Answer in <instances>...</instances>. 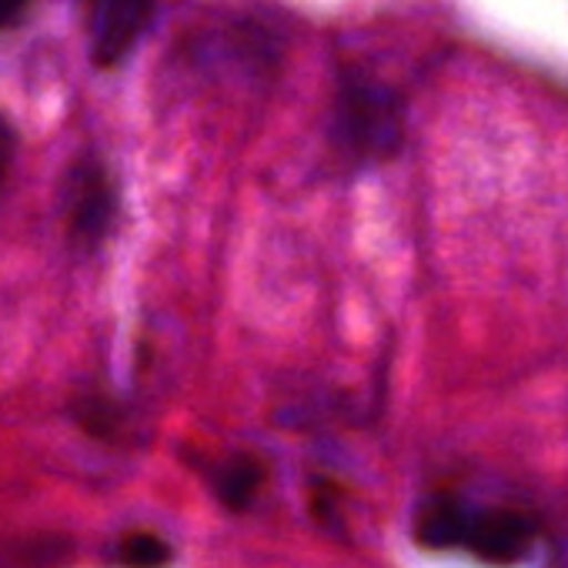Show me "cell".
Segmentation results:
<instances>
[{
	"label": "cell",
	"instance_id": "1",
	"mask_svg": "<svg viewBox=\"0 0 568 568\" xmlns=\"http://www.w3.org/2000/svg\"><path fill=\"white\" fill-rule=\"evenodd\" d=\"M415 538L435 551H465L511 568L541 545V518L511 498L481 491H435L415 511Z\"/></svg>",
	"mask_w": 568,
	"mask_h": 568
},
{
	"label": "cell",
	"instance_id": "2",
	"mask_svg": "<svg viewBox=\"0 0 568 568\" xmlns=\"http://www.w3.org/2000/svg\"><path fill=\"white\" fill-rule=\"evenodd\" d=\"M332 141L355 161H385L405 141V104L395 88L362 71L342 78L332 104Z\"/></svg>",
	"mask_w": 568,
	"mask_h": 568
},
{
	"label": "cell",
	"instance_id": "3",
	"mask_svg": "<svg viewBox=\"0 0 568 568\" xmlns=\"http://www.w3.org/2000/svg\"><path fill=\"white\" fill-rule=\"evenodd\" d=\"M118 211V194L108 171L98 161H78L64 181V214L68 227L81 244H101L111 231Z\"/></svg>",
	"mask_w": 568,
	"mask_h": 568
},
{
	"label": "cell",
	"instance_id": "4",
	"mask_svg": "<svg viewBox=\"0 0 568 568\" xmlns=\"http://www.w3.org/2000/svg\"><path fill=\"white\" fill-rule=\"evenodd\" d=\"M158 0H94L88 48L98 68L121 64L151 28Z\"/></svg>",
	"mask_w": 568,
	"mask_h": 568
},
{
	"label": "cell",
	"instance_id": "5",
	"mask_svg": "<svg viewBox=\"0 0 568 568\" xmlns=\"http://www.w3.org/2000/svg\"><path fill=\"white\" fill-rule=\"evenodd\" d=\"M111 555L121 568H164L171 561V545L154 531H128Z\"/></svg>",
	"mask_w": 568,
	"mask_h": 568
},
{
	"label": "cell",
	"instance_id": "6",
	"mask_svg": "<svg viewBox=\"0 0 568 568\" xmlns=\"http://www.w3.org/2000/svg\"><path fill=\"white\" fill-rule=\"evenodd\" d=\"M257 485H261V465L251 458H234V462L221 465L214 475V488H217L221 501H227V505H247L254 498Z\"/></svg>",
	"mask_w": 568,
	"mask_h": 568
},
{
	"label": "cell",
	"instance_id": "7",
	"mask_svg": "<svg viewBox=\"0 0 568 568\" xmlns=\"http://www.w3.org/2000/svg\"><path fill=\"white\" fill-rule=\"evenodd\" d=\"M11 164H14V131H11L8 118L0 114V184H4Z\"/></svg>",
	"mask_w": 568,
	"mask_h": 568
},
{
	"label": "cell",
	"instance_id": "8",
	"mask_svg": "<svg viewBox=\"0 0 568 568\" xmlns=\"http://www.w3.org/2000/svg\"><path fill=\"white\" fill-rule=\"evenodd\" d=\"M31 0H0V31L11 28L24 11H28Z\"/></svg>",
	"mask_w": 568,
	"mask_h": 568
}]
</instances>
